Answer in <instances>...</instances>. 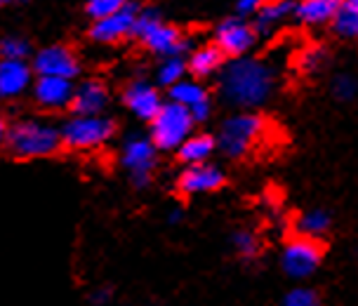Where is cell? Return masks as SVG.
I'll return each mask as SVG.
<instances>
[{
	"label": "cell",
	"mask_w": 358,
	"mask_h": 306,
	"mask_svg": "<svg viewBox=\"0 0 358 306\" xmlns=\"http://www.w3.org/2000/svg\"><path fill=\"white\" fill-rule=\"evenodd\" d=\"M276 90V71L255 57H236L220 71V94L236 108H257Z\"/></svg>",
	"instance_id": "cell-1"
},
{
	"label": "cell",
	"mask_w": 358,
	"mask_h": 306,
	"mask_svg": "<svg viewBox=\"0 0 358 306\" xmlns=\"http://www.w3.org/2000/svg\"><path fill=\"white\" fill-rule=\"evenodd\" d=\"M5 146L15 158L22 161H36V158H50L64 149L59 127L45 123L38 118L17 120L8 127Z\"/></svg>",
	"instance_id": "cell-2"
},
{
	"label": "cell",
	"mask_w": 358,
	"mask_h": 306,
	"mask_svg": "<svg viewBox=\"0 0 358 306\" xmlns=\"http://www.w3.org/2000/svg\"><path fill=\"white\" fill-rule=\"evenodd\" d=\"M268 123L259 113H234L222 123L217 135V149L227 158L241 161L266 137Z\"/></svg>",
	"instance_id": "cell-3"
},
{
	"label": "cell",
	"mask_w": 358,
	"mask_h": 306,
	"mask_svg": "<svg viewBox=\"0 0 358 306\" xmlns=\"http://www.w3.org/2000/svg\"><path fill=\"white\" fill-rule=\"evenodd\" d=\"M134 38L149 52L158 57L184 54L189 50V43L182 36V31L165 24L156 8H139L137 22H134Z\"/></svg>",
	"instance_id": "cell-4"
},
{
	"label": "cell",
	"mask_w": 358,
	"mask_h": 306,
	"mask_svg": "<svg viewBox=\"0 0 358 306\" xmlns=\"http://www.w3.org/2000/svg\"><path fill=\"white\" fill-rule=\"evenodd\" d=\"M59 135L62 144L66 149L94 151L116 135V123L111 118H106L104 113H97V116H78V113H73L59 127Z\"/></svg>",
	"instance_id": "cell-5"
},
{
	"label": "cell",
	"mask_w": 358,
	"mask_h": 306,
	"mask_svg": "<svg viewBox=\"0 0 358 306\" xmlns=\"http://www.w3.org/2000/svg\"><path fill=\"white\" fill-rule=\"evenodd\" d=\"M196 120L187 106L163 101L161 111L151 118V142L158 151H177V146L194 132Z\"/></svg>",
	"instance_id": "cell-6"
},
{
	"label": "cell",
	"mask_w": 358,
	"mask_h": 306,
	"mask_svg": "<svg viewBox=\"0 0 358 306\" xmlns=\"http://www.w3.org/2000/svg\"><path fill=\"white\" fill-rule=\"evenodd\" d=\"M323 254L325 245L321 238L299 233L285 245L283 254H280V266L290 278H309L321 266Z\"/></svg>",
	"instance_id": "cell-7"
},
{
	"label": "cell",
	"mask_w": 358,
	"mask_h": 306,
	"mask_svg": "<svg viewBox=\"0 0 358 306\" xmlns=\"http://www.w3.org/2000/svg\"><path fill=\"white\" fill-rule=\"evenodd\" d=\"M156 144L151 137H127L120 151V163L127 170L130 184L134 189H146L151 184L153 168H156Z\"/></svg>",
	"instance_id": "cell-8"
},
{
	"label": "cell",
	"mask_w": 358,
	"mask_h": 306,
	"mask_svg": "<svg viewBox=\"0 0 358 306\" xmlns=\"http://www.w3.org/2000/svg\"><path fill=\"white\" fill-rule=\"evenodd\" d=\"M257 29L255 24L248 22L245 17H229L217 27L215 31V45L227 54V59H236L243 57L252 50V45L257 43Z\"/></svg>",
	"instance_id": "cell-9"
},
{
	"label": "cell",
	"mask_w": 358,
	"mask_h": 306,
	"mask_svg": "<svg viewBox=\"0 0 358 306\" xmlns=\"http://www.w3.org/2000/svg\"><path fill=\"white\" fill-rule=\"evenodd\" d=\"M139 8H142V5L130 0L125 8H120L118 12H113V15L94 19L92 27H90V38H92L94 43H101V45H113V43L134 36V22H137Z\"/></svg>",
	"instance_id": "cell-10"
},
{
	"label": "cell",
	"mask_w": 358,
	"mask_h": 306,
	"mask_svg": "<svg viewBox=\"0 0 358 306\" xmlns=\"http://www.w3.org/2000/svg\"><path fill=\"white\" fill-rule=\"evenodd\" d=\"M36 75H59V78H76L80 73L78 57L66 45H48L38 50L31 59Z\"/></svg>",
	"instance_id": "cell-11"
},
{
	"label": "cell",
	"mask_w": 358,
	"mask_h": 306,
	"mask_svg": "<svg viewBox=\"0 0 358 306\" xmlns=\"http://www.w3.org/2000/svg\"><path fill=\"white\" fill-rule=\"evenodd\" d=\"M224 184H227V177L224 172L213 163H196V165H187L184 172L177 180V191L182 196H203V194H213V191H220Z\"/></svg>",
	"instance_id": "cell-12"
},
{
	"label": "cell",
	"mask_w": 358,
	"mask_h": 306,
	"mask_svg": "<svg viewBox=\"0 0 358 306\" xmlns=\"http://www.w3.org/2000/svg\"><path fill=\"white\" fill-rule=\"evenodd\" d=\"M123 104L127 106V111H132V116H137L139 120H144V123H151V118L161 111L163 97L153 82L137 78L125 85Z\"/></svg>",
	"instance_id": "cell-13"
},
{
	"label": "cell",
	"mask_w": 358,
	"mask_h": 306,
	"mask_svg": "<svg viewBox=\"0 0 358 306\" xmlns=\"http://www.w3.org/2000/svg\"><path fill=\"white\" fill-rule=\"evenodd\" d=\"M73 90V80L59 78V75H38L31 85L36 104L48 108V111H62V108L71 106Z\"/></svg>",
	"instance_id": "cell-14"
},
{
	"label": "cell",
	"mask_w": 358,
	"mask_h": 306,
	"mask_svg": "<svg viewBox=\"0 0 358 306\" xmlns=\"http://www.w3.org/2000/svg\"><path fill=\"white\" fill-rule=\"evenodd\" d=\"M34 66L29 59H0V99H17L34 85Z\"/></svg>",
	"instance_id": "cell-15"
},
{
	"label": "cell",
	"mask_w": 358,
	"mask_h": 306,
	"mask_svg": "<svg viewBox=\"0 0 358 306\" xmlns=\"http://www.w3.org/2000/svg\"><path fill=\"white\" fill-rule=\"evenodd\" d=\"M108 87L101 80H85L80 82L73 90V99H71V111L78 113V116H97V113H104L108 106Z\"/></svg>",
	"instance_id": "cell-16"
},
{
	"label": "cell",
	"mask_w": 358,
	"mask_h": 306,
	"mask_svg": "<svg viewBox=\"0 0 358 306\" xmlns=\"http://www.w3.org/2000/svg\"><path fill=\"white\" fill-rule=\"evenodd\" d=\"M342 0H299L295 3L292 17L302 22L304 27H325L337 15Z\"/></svg>",
	"instance_id": "cell-17"
},
{
	"label": "cell",
	"mask_w": 358,
	"mask_h": 306,
	"mask_svg": "<svg viewBox=\"0 0 358 306\" xmlns=\"http://www.w3.org/2000/svg\"><path fill=\"white\" fill-rule=\"evenodd\" d=\"M187 64H189V73L194 75L196 80H206L222 71V66L227 64V54L213 43V45L196 48Z\"/></svg>",
	"instance_id": "cell-18"
},
{
	"label": "cell",
	"mask_w": 358,
	"mask_h": 306,
	"mask_svg": "<svg viewBox=\"0 0 358 306\" xmlns=\"http://www.w3.org/2000/svg\"><path fill=\"white\" fill-rule=\"evenodd\" d=\"M217 151V137L213 135H191L177 146V158L184 165H196L210 161V156Z\"/></svg>",
	"instance_id": "cell-19"
},
{
	"label": "cell",
	"mask_w": 358,
	"mask_h": 306,
	"mask_svg": "<svg viewBox=\"0 0 358 306\" xmlns=\"http://www.w3.org/2000/svg\"><path fill=\"white\" fill-rule=\"evenodd\" d=\"M292 12H295V0H264L255 15V29L257 34H268L280 22L290 19Z\"/></svg>",
	"instance_id": "cell-20"
},
{
	"label": "cell",
	"mask_w": 358,
	"mask_h": 306,
	"mask_svg": "<svg viewBox=\"0 0 358 306\" xmlns=\"http://www.w3.org/2000/svg\"><path fill=\"white\" fill-rule=\"evenodd\" d=\"M328 27L342 41L358 43V0H342L340 10H337V15L332 17Z\"/></svg>",
	"instance_id": "cell-21"
},
{
	"label": "cell",
	"mask_w": 358,
	"mask_h": 306,
	"mask_svg": "<svg viewBox=\"0 0 358 306\" xmlns=\"http://www.w3.org/2000/svg\"><path fill=\"white\" fill-rule=\"evenodd\" d=\"M170 90V99L177 101V104L187 106V108H194L196 104H201V101L210 99V94L206 87L201 85L198 80H189V78H182L179 82H175Z\"/></svg>",
	"instance_id": "cell-22"
},
{
	"label": "cell",
	"mask_w": 358,
	"mask_h": 306,
	"mask_svg": "<svg viewBox=\"0 0 358 306\" xmlns=\"http://www.w3.org/2000/svg\"><path fill=\"white\" fill-rule=\"evenodd\" d=\"M187 71H189V64L182 54L163 57L161 66H158V71H156V82L161 87H172L175 82L187 78Z\"/></svg>",
	"instance_id": "cell-23"
},
{
	"label": "cell",
	"mask_w": 358,
	"mask_h": 306,
	"mask_svg": "<svg viewBox=\"0 0 358 306\" xmlns=\"http://www.w3.org/2000/svg\"><path fill=\"white\" fill-rule=\"evenodd\" d=\"M332 226V217L328 210H309V212H304L302 217L297 219V231L304 233V235H313V238H321L330 231Z\"/></svg>",
	"instance_id": "cell-24"
},
{
	"label": "cell",
	"mask_w": 358,
	"mask_h": 306,
	"mask_svg": "<svg viewBox=\"0 0 358 306\" xmlns=\"http://www.w3.org/2000/svg\"><path fill=\"white\" fill-rule=\"evenodd\" d=\"M31 43L24 36H5L0 41V59H29Z\"/></svg>",
	"instance_id": "cell-25"
},
{
	"label": "cell",
	"mask_w": 358,
	"mask_h": 306,
	"mask_svg": "<svg viewBox=\"0 0 358 306\" xmlns=\"http://www.w3.org/2000/svg\"><path fill=\"white\" fill-rule=\"evenodd\" d=\"M231 243H234V250L238 252L241 259H255L259 254V240L252 231L238 228V231L231 235Z\"/></svg>",
	"instance_id": "cell-26"
},
{
	"label": "cell",
	"mask_w": 358,
	"mask_h": 306,
	"mask_svg": "<svg viewBox=\"0 0 358 306\" xmlns=\"http://www.w3.org/2000/svg\"><path fill=\"white\" fill-rule=\"evenodd\" d=\"M330 92L337 101H351L358 94V80L349 73H337L330 82Z\"/></svg>",
	"instance_id": "cell-27"
},
{
	"label": "cell",
	"mask_w": 358,
	"mask_h": 306,
	"mask_svg": "<svg viewBox=\"0 0 358 306\" xmlns=\"http://www.w3.org/2000/svg\"><path fill=\"white\" fill-rule=\"evenodd\" d=\"M127 3H130V0H87L85 12L94 22V19H101V17H108V15H113V12H118L120 8H125Z\"/></svg>",
	"instance_id": "cell-28"
},
{
	"label": "cell",
	"mask_w": 358,
	"mask_h": 306,
	"mask_svg": "<svg viewBox=\"0 0 358 306\" xmlns=\"http://www.w3.org/2000/svg\"><path fill=\"white\" fill-rule=\"evenodd\" d=\"M318 302V292L311 288H295L283 297L285 306H316Z\"/></svg>",
	"instance_id": "cell-29"
},
{
	"label": "cell",
	"mask_w": 358,
	"mask_h": 306,
	"mask_svg": "<svg viewBox=\"0 0 358 306\" xmlns=\"http://www.w3.org/2000/svg\"><path fill=\"white\" fill-rule=\"evenodd\" d=\"M328 61V52L323 48H311V50H304L302 52V71L306 73H316L321 71Z\"/></svg>",
	"instance_id": "cell-30"
},
{
	"label": "cell",
	"mask_w": 358,
	"mask_h": 306,
	"mask_svg": "<svg viewBox=\"0 0 358 306\" xmlns=\"http://www.w3.org/2000/svg\"><path fill=\"white\" fill-rule=\"evenodd\" d=\"M262 3H264V0H238V3H236V15L238 17H255L257 15V10L262 8Z\"/></svg>",
	"instance_id": "cell-31"
},
{
	"label": "cell",
	"mask_w": 358,
	"mask_h": 306,
	"mask_svg": "<svg viewBox=\"0 0 358 306\" xmlns=\"http://www.w3.org/2000/svg\"><path fill=\"white\" fill-rule=\"evenodd\" d=\"M191 111V116H194L196 123H206V120L210 118V113H213V101L206 99V101H201V104H196L194 108H189Z\"/></svg>",
	"instance_id": "cell-32"
},
{
	"label": "cell",
	"mask_w": 358,
	"mask_h": 306,
	"mask_svg": "<svg viewBox=\"0 0 358 306\" xmlns=\"http://www.w3.org/2000/svg\"><path fill=\"white\" fill-rule=\"evenodd\" d=\"M108 299H111V290H97L90 295V302L92 304H106Z\"/></svg>",
	"instance_id": "cell-33"
},
{
	"label": "cell",
	"mask_w": 358,
	"mask_h": 306,
	"mask_svg": "<svg viewBox=\"0 0 358 306\" xmlns=\"http://www.w3.org/2000/svg\"><path fill=\"white\" fill-rule=\"evenodd\" d=\"M182 217H184L182 210H172V212L168 214V221H170V224H179V221H182Z\"/></svg>",
	"instance_id": "cell-34"
},
{
	"label": "cell",
	"mask_w": 358,
	"mask_h": 306,
	"mask_svg": "<svg viewBox=\"0 0 358 306\" xmlns=\"http://www.w3.org/2000/svg\"><path fill=\"white\" fill-rule=\"evenodd\" d=\"M8 123H5V118L0 116V144H5V137H8Z\"/></svg>",
	"instance_id": "cell-35"
},
{
	"label": "cell",
	"mask_w": 358,
	"mask_h": 306,
	"mask_svg": "<svg viewBox=\"0 0 358 306\" xmlns=\"http://www.w3.org/2000/svg\"><path fill=\"white\" fill-rule=\"evenodd\" d=\"M19 3H29V0H0V8H10V5H19Z\"/></svg>",
	"instance_id": "cell-36"
}]
</instances>
